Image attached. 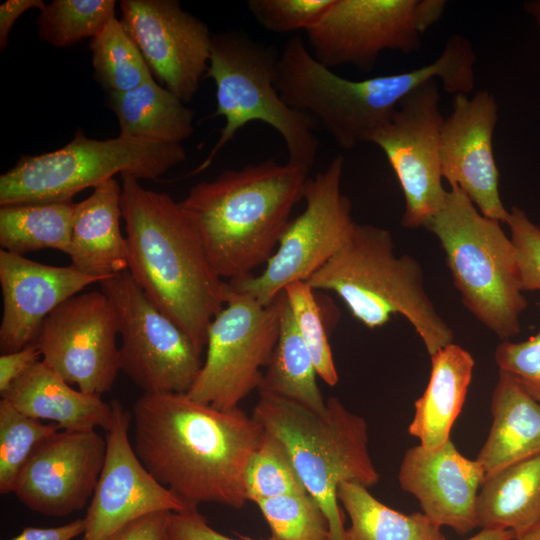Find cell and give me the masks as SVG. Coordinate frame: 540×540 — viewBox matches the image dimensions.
<instances>
[{
	"mask_svg": "<svg viewBox=\"0 0 540 540\" xmlns=\"http://www.w3.org/2000/svg\"><path fill=\"white\" fill-rule=\"evenodd\" d=\"M169 512H154L140 517L113 533L106 540H163Z\"/></svg>",
	"mask_w": 540,
	"mask_h": 540,
	"instance_id": "b9f144b4",
	"label": "cell"
},
{
	"mask_svg": "<svg viewBox=\"0 0 540 540\" xmlns=\"http://www.w3.org/2000/svg\"><path fill=\"white\" fill-rule=\"evenodd\" d=\"M61 428L27 416L0 400V493L13 492L16 478L36 446Z\"/></svg>",
	"mask_w": 540,
	"mask_h": 540,
	"instance_id": "d6a6232c",
	"label": "cell"
},
{
	"mask_svg": "<svg viewBox=\"0 0 540 540\" xmlns=\"http://www.w3.org/2000/svg\"><path fill=\"white\" fill-rule=\"evenodd\" d=\"M280 312L281 294L262 305L229 285L226 304L208 329L205 361L186 395L221 410L239 408L271 361Z\"/></svg>",
	"mask_w": 540,
	"mask_h": 540,
	"instance_id": "8fae6325",
	"label": "cell"
},
{
	"mask_svg": "<svg viewBox=\"0 0 540 540\" xmlns=\"http://www.w3.org/2000/svg\"><path fill=\"white\" fill-rule=\"evenodd\" d=\"M279 53L245 33L227 31L213 35L206 78L216 86V111L225 125L206 159L193 171L205 170L235 134L252 121L271 126L282 137L288 161L311 167L319 142L316 122L288 106L276 88Z\"/></svg>",
	"mask_w": 540,
	"mask_h": 540,
	"instance_id": "ba28073f",
	"label": "cell"
},
{
	"mask_svg": "<svg viewBox=\"0 0 540 540\" xmlns=\"http://www.w3.org/2000/svg\"><path fill=\"white\" fill-rule=\"evenodd\" d=\"M163 540H236L213 529L198 509L169 512ZM267 540H276L269 538Z\"/></svg>",
	"mask_w": 540,
	"mask_h": 540,
	"instance_id": "ab89813d",
	"label": "cell"
},
{
	"mask_svg": "<svg viewBox=\"0 0 540 540\" xmlns=\"http://www.w3.org/2000/svg\"><path fill=\"white\" fill-rule=\"evenodd\" d=\"M99 284L118 316L121 371L143 393H187L203 364L191 339L148 300L128 270Z\"/></svg>",
	"mask_w": 540,
	"mask_h": 540,
	"instance_id": "7c38bea8",
	"label": "cell"
},
{
	"mask_svg": "<svg viewBox=\"0 0 540 540\" xmlns=\"http://www.w3.org/2000/svg\"><path fill=\"white\" fill-rule=\"evenodd\" d=\"M100 282L73 265L51 266L1 249V352L18 351L34 343L45 319L60 304Z\"/></svg>",
	"mask_w": 540,
	"mask_h": 540,
	"instance_id": "44dd1931",
	"label": "cell"
},
{
	"mask_svg": "<svg viewBox=\"0 0 540 540\" xmlns=\"http://www.w3.org/2000/svg\"><path fill=\"white\" fill-rule=\"evenodd\" d=\"M498 105L488 90L471 98L456 94L441 130L442 177L457 185L485 217L506 223L509 211L499 193V171L493 153Z\"/></svg>",
	"mask_w": 540,
	"mask_h": 540,
	"instance_id": "d6986e66",
	"label": "cell"
},
{
	"mask_svg": "<svg viewBox=\"0 0 540 540\" xmlns=\"http://www.w3.org/2000/svg\"><path fill=\"white\" fill-rule=\"evenodd\" d=\"M252 416L286 447L306 491L327 518L331 540H345L339 485L353 482L369 489L380 478L369 452L366 420L337 397L316 412L270 394H259Z\"/></svg>",
	"mask_w": 540,
	"mask_h": 540,
	"instance_id": "8992f818",
	"label": "cell"
},
{
	"mask_svg": "<svg viewBox=\"0 0 540 540\" xmlns=\"http://www.w3.org/2000/svg\"><path fill=\"white\" fill-rule=\"evenodd\" d=\"M42 355L35 343L21 350L2 353L0 356V394L8 390L12 383L23 375Z\"/></svg>",
	"mask_w": 540,
	"mask_h": 540,
	"instance_id": "60d3db41",
	"label": "cell"
},
{
	"mask_svg": "<svg viewBox=\"0 0 540 540\" xmlns=\"http://www.w3.org/2000/svg\"><path fill=\"white\" fill-rule=\"evenodd\" d=\"M337 498L350 518L345 540H446L441 527L424 513L392 509L361 484L341 483Z\"/></svg>",
	"mask_w": 540,
	"mask_h": 540,
	"instance_id": "f1b7e54d",
	"label": "cell"
},
{
	"mask_svg": "<svg viewBox=\"0 0 540 540\" xmlns=\"http://www.w3.org/2000/svg\"><path fill=\"white\" fill-rule=\"evenodd\" d=\"M445 7L443 0H334L306 34L322 65L332 69L350 64L367 72L384 50H418L421 35Z\"/></svg>",
	"mask_w": 540,
	"mask_h": 540,
	"instance_id": "4fadbf2b",
	"label": "cell"
},
{
	"mask_svg": "<svg viewBox=\"0 0 540 540\" xmlns=\"http://www.w3.org/2000/svg\"><path fill=\"white\" fill-rule=\"evenodd\" d=\"M131 414L138 458L190 509L246 505V470L264 431L252 415L186 393H143Z\"/></svg>",
	"mask_w": 540,
	"mask_h": 540,
	"instance_id": "6da1fadb",
	"label": "cell"
},
{
	"mask_svg": "<svg viewBox=\"0 0 540 540\" xmlns=\"http://www.w3.org/2000/svg\"><path fill=\"white\" fill-rule=\"evenodd\" d=\"M431 358L427 387L414 402V415L408 427L410 435L422 446L438 447L450 440L453 424L459 416L472 380L474 359L454 342Z\"/></svg>",
	"mask_w": 540,
	"mask_h": 540,
	"instance_id": "d4e9b609",
	"label": "cell"
},
{
	"mask_svg": "<svg viewBox=\"0 0 540 540\" xmlns=\"http://www.w3.org/2000/svg\"><path fill=\"white\" fill-rule=\"evenodd\" d=\"M1 398L19 412L48 420L62 430H108L113 421L111 402L101 395L73 389L43 360L15 380Z\"/></svg>",
	"mask_w": 540,
	"mask_h": 540,
	"instance_id": "603a6c76",
	"label": "cell"
},
{
	"mask_svg": "<svg viewBox=\"0 0 540 540\" xmlns=\"http://www.w3.org/2000/svg\"><path fill=\"white\" fill-rule=\"evenodd\" d=\"M439 103L437 81L426 82L401 100L391 119L367 140L384 152L400 183L405 199L404 228L426 227L447 196L440 158L445 118Z\"/></svg>",
	"mask_w": 540,
	"mask_h": 540,
	"instance_id": "5bb4252c",
	"label": "cell"
},
{
	"mask_svg": "<svg viewBox=\"0 0 540 540\" xmlns=\"http://www.w3.org/2000/svg\"><path fill=\"white\" fill-rule=\"evenodd\" d=\"M499 371L512 376L516 382L540 403V330L526 340H503L495 349Z\"/></svg>",
	"mask_w": 540,
	"mask_h": 540,
	"instance_id": "74e56055",
	"label": "cell"
},
{
	"mask_svg": "<svg viewBox=\"0 0 540 540\" xmlns=\"http://www.w3.org/2000/svg\"><path fill=\"white\" fill-rule=\"evenodd\" d=\"M441 244L465 308L502 340L521 331L528 301L517 255L500 222L485 217L457 185L426 227Z\"/></svg>",
	"mask_w": 540,
	"mask_h": 540,
	"instance_id": "52a82bcc",
	"label": "cell"
},
{
	"mask_svg": "<svg viewBox=\"0 0 540 540\" xmlns=\"http://www.w3.org/2000/svg\"><path fill=\"white\" fill-rule=\"evenodd\" d=\"M309 170L269 159L225 170L190 188L179 205L196 226L219 277L240 279L268 262L291 211L304 199Z\"/></svg>",
	"mask_w": 540,
	"mask_h": 540,
	"instance_id": "277c9868",
	"label": "cell"
},
{
	"mask_svg": "<svg viewBox=\"0 0 540 540\" xmlns=\"http://www.w3.org/2000/svg\"><path fill=\"white\" fill-rule=\"evenodd\" d=\"M106 439L92 430H59L40 442L21 468L13 494L30 510L66 516L92 498Z\"/></svg>",
	"mask_w": 540,
	"mask_h": 540,
	"instance_id": "ac0fdd59",
	"label": "cell"
},
{
	"mask_svg": "<svg viewBox=\"0 0 540 540\" xmlns=\"http://www.w3.org/2000/svg\"><path fill=\"white\" fill-rule=\"evenodd\" d=\"M514 540H540V526Z\"/></svg>",
	"mask_w": 540,
	"mask_h": 540,
	"instance_id": "bcb514c9",
	"label": "cell"
},
{
	"mask_svg": "<svg viewBox=\"0 0 540 540\" xmlns=\"http://www.w3.org/2000/svg\"><path fill=\"white\" fill-rule=\"evenodd\" d=\"M120 9L152 74L183 103L191 101L209 66L208 26L176 0H122Z\"/></svg>",
	"mask_w": 540,
	"mask_h": 540,
	"instance_id": "2e32d148",
	"label": "cell"
},
{
	"mask_svg": "<svg viewBox=\"0 0 540 540\" xmlns=\"http://www.w3.org/2000/svg\"><path fill=\"white\" fill-rule=\"evenodd\" d=\"M506 222L514 244L520 285L525 291H540V227L518 207L509 211Z\"/></svg>",
	"mask_w": 540,
	"mask_h": 540,
	"instance_id": "f35d334b",
	"label": "cell"
},
{
	"mask_svg": "<svg viewBox=\"0 0 540 540\" xmlns=\"http://www.w3.org/2000/svg\"><path fill=\"white\" fill-rule=\"evenodd\" d=\"M76 205L67 200L2 206L1 249L20 255L56 249L67 255Z\"/></svg>",
	"mask_w": 540,
	"mask_h": 540,
	"instance_id": "f546056e",
	"label": "cell"
},
{
	"mask_svg": "<svg viewBox=\"0 0 540 540\" xmlns=\"http://www.w3.org/2000/svg\"><path fill=\"white\" fill-rule=\"evenodd\" d=\"M476 56L463 36L452 35L440 56L419 68L350 80L335 74L309 52L301 37L291 38L279 53L276 88L291 108L310 116L336 144L353 149L391 119L407 95L431 80L445 92L470 94Z\"/></svg>",
	"mask_w": 540,
	"mask_h": 540,
	"instance_id": "3957f363",
	"label": "cell"
},
{
	"mask_svg": "<svg viewBox=\"0 0 540 540\" xmlns=\"http://www.w3.org/2000/svg\"><path fill=\"white\" fill-rule=\"evenodd\" d=\"M245 484L248 501L255 504L267 498L307 492L286 447L265 429L247 466Z\"/></svg>",
	"mask_w": 540,
	"mask_h": 540,
	"instance_id": "836d02e7",
	"label": "cell"
},
{
	"mask_svg": "<svg viewBox=\"0 0 540 540\" xmlns=\"http://www.w3.org/2000/svg\"><path fill=\"white\" fill-rule=\"evenodd\" d=\"M492 425L476 460L485 474L540 454V403L499 371L491 400Z\"/></svg>",
	"mask_w": 540,
	"mask_h": 540,
	"instance_id": "cb8c5ba5",
	"label": "cell"
},
{
	"mask_svg": "<svg viewBox=\"0 0 540 540\" xmlns=\"http://www.w3.org/2000/svg\"><path fill=\"white\" fill-rule=\"evenodd\" d=\"M477 526L510 530L515 538L540 526V454L485 476L477 498Z\"/></svg>",
	"mask_w": 540,
	"mask_h": 540,
	"instance_id": "484cf974",
	"label": "cell"
},
{
	"mask_svg": "<svg viewBox=\"0 0 540 540\" xmlns=\"http://www.w3.org/2000/svg\"><path fill=\"white\" fill-rule=\"evenodd\" d=\"M515 535L510 530L481 529L474 536L466 540H514Z\"/></svg>",
	"mask_w": 540,
	"mask_h": 540,
	"instance_id": "f6af8a7d",
	"label": "cell"
},
{
	"mask_svg": "<svg viewBox=\"0 0 540 540\" xmlns=\"http://www.w3.org/2000/svg\"><path fill=\"white\" fill-rule=\"evenodd\" d=\"M343 167L344 158L337 155L308 178L303 212L289 221L261 274L228 281L234 290L269 305L287 285L306 282L342 248L356 224L351 202L341 191Z\"/></svg>",
	"mask_w": 540,
	"mask_h": 540,
	"instance_id": "30bf717a",
	"label": "cell"
},
{
	"mask_svg": "<svg viewBox=\"0 0 540 540\" xmlns=\"http://www.w3.org/2000/svg\"><path fill=\"white\" fill-rule=\"evenodd\" d=\"M114 0H53L40 11L38 35L55 47L91 39L115 17Z\"/></svg>",
	"mask_w": 540,
	"mask_h": 540,
	"instance_id": "1f68e13d",
	"label": "cell"
},
{
	"mask_svg": "<svg viewBox=\"0 0 540 540\" xmlns=\"http://www.w3.org/2000/svg\"><path fill=\"white\" fill-rule=\"evenodd\" d=\"M485 476L481 464L463 456L450 439L434 448L421 444L409 448L398 482L429 519L466 535L478 527L477 498Z\"/></svg>",
	"mask_w": 540,
	"mask_h": 540,
	"instance_id": "ffe728a7",
	"label": "cell"
},
{
	"mask_svg": "<svg viewBox=\"0 0 540 540\" xmlns=\"http://www.w3.org/2000/svg\"><path fill=\"white\" fill-rule=\"evenodd\" d=\"M122 188L110 178L78 202L67 255L82 273L104 279L128 270L127 242L120 229Z\"/></svg>",
	"mask_w": 540,
	"mask_h": 540,
	"instance_id": "7402d4cb",
	"label": "cell"
},
{
	"mask_svg": "<svg viewBox=\"0 0 540 540\" xmlns=\"http://www.w3.org/2000/svg\"><path fill=\"white\" fill-rule=\"evenodd\" d=\"M120 134L138 142L176 145L193 132L194 112L177 96L151 79L128 92L111 95Z\"/></svg>",
	"mask_w": 540,
	"mask_h": 540,
	"instance_id": "4316f807",
	"label": "cell"
},
{
	"mask_svg": "<svg viewBox=\"0 0 540 540\" xmlns=\"http://www.w3.org/2000/svg\"><path fill=\"white\" fill-rule=\"evenodd\" d=\"M45 7L42 0H8L0 5V48L5 50L9 33L17 19L27 10Z\"/></svg>",
	"mask_w": 540,
	"mask_h": 540,
	"instance_id": "ee69618b",
	"label": "cell"
},
{
	"mask_svg": "<svg viewBox=\"0 0 540 540\" xmlns=\"http://www.w3.org/2000/svg\"><path fill=\"white\" fill-rule=\"evenodd\" d=\"M333 3L334 0H249L247 7L266 30L285 33L311 29Z\"/></svg>",
	"mask_w": 540,
	"mask_h": 540,
	"instance_id": "8d00e7d4",
	"label": "cell"
},
{
	"mask_svg": "<svg viewBox=\"0 0 540 540\" xmlns=\"http://www.w3.org/2000/svg\"><path fill=\"white\" fill-rule=\"evenodd\" d=\"M94 77L109 96L133 90L153 79L139 48L123 27L112 19L89 44Z\"/></svg>",
	"mask_w": 540,
	"mask_h": 540,
	"instance_id": "4dcf8cb0",
	"label": "cell"
},
{
	"mask_svg": "<svg viewBox=\"0 0 540 540\" xmlns=\"http://www.w3.org/2000/svg\"><path fill=\"white\" fill-rule=\"evenodd\" d=\"M186 157L182 144H149L122 136L98 140L77 130L60 149L24 155L3 173L0 206L72 200L116 174L156 180Z\"/></svg>",
	"mask_w": 540,
	"mask_h": 540,
	"instance_id": "9c48e42d",
	"label": "cell"
},
{
	"mask_svg": "<svg viewBox=\"0 0 540 540\" xmlns=\"http://www.w3.org/2000/svg\"><path fill=\"white\" fill-rule=\"evenodd\" d=\"M104 464L84 519L81 540H106L126 524L154 512L190 508L158 482L138 458L129 439L132 414L114 399Z\"/></svg>",
	"mask_w": 540,
	"mask_h": 540,
	"instance_id": "e0dca14e",
	"label": "cell"
},
{
	"mask_svg": "<svg viewBox=\"0 0 540 540\" xmlns=\"http://www.w3.org/2000/svg\"><path fill=\"white\" fill-rule=\"evenodd\" d=\"M527 9L535 17L536 22L540 25V1L529 3L527 5Z\"/></svg>",
	"mask_w": 540,
	"mask_h": 540,
	"instance_id": "7dc6e473",
	"label": "cell"
},
{
	"mask_svg": "<svg viewBox=\"0 0 540 540\" xmlns=\"http://www.w3.org/2000/svg\"><path fill=\"white\" fill-rule=\"evenodd\" d=\"M314 292L304 281L293 282L284 289L296 326L312 356L318 377L327 385L335 386L339 380L338 372Z\"/></svg>",
	"mask_w": 540,
	"mask_h": 540,
	"instance_id": "d590c367",
	"label": "cell"
},
{
	"mask_svg": "<svg viewBox=\"0 0 540 540\" xmlns=\"http://www.w3.org/2000/svg\"><path fill=\"white\" fill-rule=\"evenodd\" d=\"M85 531L84 519L49 528L26 527L21 533L6 540H73Z\"/></svg>",
	"mask_w": 540,
	"mask_h": 540,
	"instance_id": "7bdbcfd3",
	"label": "cell"
},
{
	"mask_svg": "<svg viewBox=\"0 0 540 540\" xmlns=\"http://www.w3.org/2000/svg\"><path fill=\"white\" fill-rule=\"evenodd\" d=\"M122 178L128 271L148 300L175 322L199 353L229 284L212 267L201 236L179 202Z\"/></svg>",
	"mask_w": 540,
	"mask_h": 540,
	"instance_id": "7a4b0ae2",
	"label": "cell"
},
{
	"mask_svg": "<svg viewBox=\"0 0 540 540\" xmlns=\"http://www.w3.org/2000/svg\"><path fill=\"white\" fill-rule=\"evenodd\" d=\"M276 540H331L322 509L306 493H291L256 503Z\"/></svg>",
	"mask_w": 540,
	"mask_h": 540,
	"instance_id": "e575fe53",
	"label": "cell"
},
{
	"mask_svg": "<svg viewBox=\"0 0 540 540\" xmlns=\"http://www.w3.org/2000/svg\"><path fill=\"white\" fill-rule=\"evenodd\" d=\"M119 321L100 291L80 292L44 321L35 344L42 360L70 385L88 394L109 392L118 376Z\"/></svg>",
	"mask_w": 540,
	"mask_h": 540,
	"instance_id": "9a60e30c",
	"label": "cell"
},
{
	"mask_svg": "<svg viewBox=\"0 0 540 540\" xmlns=\"http://www.w3.org/2000/svg\"><path fill=\"white\" fill-rule=\"evenodd\" d=\"M423 280L414 258L395 254L387 229L356 223L348 241L306 282L315 291L338 295L367 328L384 326L400 314L431 356L453 343L454 335L428 297Z\"/></svg>",
	"mask_w": 540,
	"mask_h": 540,
	"instance_id": "5b68a950",
	"label": "cell"
},
{
	"mask_svg": "<svg viewBox=\"0 0 540 540\" xmlns=\"http://www.w3.org/2000/svg\"><path fill=\"white\" fill-rule=\"evenodd\" d=\"M317 376L312 356L299 333L283 291L279 337L257 391L323 412L326 401L317 384Z\"/></svg>",
	"mask_w": 540,
	"mask_h": 540,
	"instance_id": "83f0119b",
	"label": "cell"
}]
</instances>
